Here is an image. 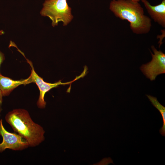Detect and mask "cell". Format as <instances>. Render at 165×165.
<instances>
[{
	"instance_id": "1",
	"label": "cell",
	"mask_w": 165,
	"mask_h": 165,
	"mask_svg": "<svg viewBox=\"0 0 165 165\" xmlns=\"http://www.w3.org/2000/svg\"><path fill=\"white\" fill-rule=\"evenodd\" d=\"M109 9L116 17L128 21L134 33L145 34L150 31L151 19L145 15L143 8L138 2L132 0H112L110 3Z\"/></svg>"
},
{
	"instance_id": "11",
	"label": "cell",
	"mask_w": 165,
	"mask_h": 165,
	"mask_svg": "<svg viewBox=\"0 0 165 165\" xmlns=\"http://www.w3.org/2000/svg\"><path fill=\"white\" fill-rule=\"evenodd\" d=\"M2 96L3 95L1 90L0 89V111H1V107L2 101Z\"/></svg>"
},
{
	"instance_id": "5",
	"label": "cell",
	"mask_w": 165,
	"mask_h": 165,
	"mask_svg": "<svg viewBox=\"0 0 165 165\" xmlns=\"http://www.w3.org/2000/svg\"><path fill=\"white\" fill-rule=\"evenodd\" d=\"M28 62L31 68V73L30 76L31 82L35 83L40 91L39 98L37 101L38 107L40 108H45L46 103L45 101L44 97L46 93L53 88L57 87L60 85H65L70 84L75 81L84 77L82 73L79 76H77L73 81L63 83L61 80L53 83H48L44 81L42 78L39 76L35 72L32 62L27 59Z\"/></svg>"
},
{
	"instance_id": "3",
	"label": "cell",
	"mask_w": 165,
	"mask_h": 165,
	"mask_svg": "<svg viewBox=\"0 0 165 165\" xmlns=\"http://www.w3.org/2000/svg\"><path fill=\"white\" fill-rule=\"evenodd\" d=\"M40 13L42 16H47L52 20V25L57 26L61 21L63 25H67L73 19L71 8L67 0H46L43 4Z\"/></svg>"
},
{
	"instance_id": "4",
	"label": "cell",
	"mask_w": 165,
	"mask_h": 165,
	"mask_svg": "<svg viewBox=\"0 0 165 165\" xmlns=\"http://www.w3.org/2000/svg\"><path fill=\"white\" fill-rule=\"evenodd\" d=\"M151 48L154 53L150 50L151 61L143 64L140 69L147 78L152 81L155 80L158 75L165 73V54L161 50H158L154 46Z\"/></svg>"
},
{
	"instance_id": "6",
	"label": "cell",
	"mask_w": 165,
	"mask_h": 165,
	"mask_svg": "<svg viewBox=\"0 0 165 165\" xmlns=\"http://www.w3.org/2000/svg\"><path fill=\"white\" fill-rule=\"evenodd\" d=\"M0 135L3 139L0 143V153L6 149L21 151L29 147L27 141L19 134L7 131L3 126L2 119L0 120Z\"/></svg>"
},
{
	"instance_id": "8",
	"label": "cell",
	"mask_w": 165,
	"mask_h": 165,
	"mask_svg": "<svg viewBox=\"0 0 165 165\" xmlns=\"http://www.w3.org/2000/svg\"><path fill=\"white\" fill-rule=\"evenodd\" d=\"M31 83L30 77L22 80H14L0 74V89L3 96L9 95L13 90L20 85Z\"/></svg>"
},
{
	"instance_id": "2",
	"label": "cell",
	"mask_w": 165,
	"mask_h": 165,
	"mask_svg": "<svg viewBox=\"0 0 165 165\" xmlns=\"http://www.w3.org/2000/svg\"><path fill=\"white\" fill-rule=\"evenodd\" d=\"M5 119L13 130L27 141L29 147H36L44 141L43 127L33 121L26 110L13 109L6 114Z\"/></svg>"
},
{
	"instance_id": "7",
	"label": "cell",
	"mask_w": 165,
	"mask_h": 165,
	"mask_svg": "<svg viewBox=\"0 0 165 165\" xmlns=\"http://www.w3.org/2000/svg\"><path fill=\"white\" fill-rule=\"evenodd\" d=\"M151 18L163 28L165 27V0L156 6H152L147 0H141Z\"/></svg>"
},
{
	"instance_id": "12",
	"label": "cell",
	"mask_w": 165,
	"mask_h": 165,
	"mask_svg": "<svg viewBox=\"0 0 165 165\" xmlns=\"http://www.w3.org/2000/svg\"><path fill=\"white\" fill-rule=\"evenodd\" d=\"M134 1H136L139 2V1H141V0H132Z\"/></svg>"
},
{
	"instance_id": "9",
	"label": "cell",
	"mask_w": 165,
	"mask_h": 165,
	"mask_svg": "<svg viewBox=\"0 0 165 165\" xmlns=\"http://www.w3.org/2000/svg\"><path fill=\"white\" fill-rule=\"evenodd\" d=\"M153 106L156 108L161 115L163 120V125L159 131L161 134L165 136V107L158 101L157 98L150 95H146Z\"/></svg>"
},
{
	"instance_id": "10",
	"label": "cell",
	"mask_w": 165,
	"mask_h": 165,
	"mask_svg": "<svg viewBox=\"0 0 165 165\" xmlns=\"http://www.w3.org/2000/svg\"><path fill=\"white\" fill-rule=\"evenodd\" d=\"M4 59L5 57L4 54L0 51V66Z\"/></svg>"
}]
</instances>
